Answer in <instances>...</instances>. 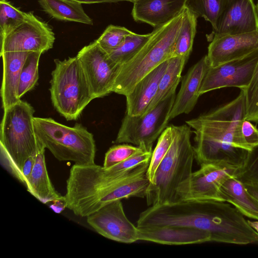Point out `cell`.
<instances>
[{"mask_svg": "<svg viewBox=\"0 0 258 258\" xmlns=\"http://www.w3.org/2000/svg\"><path fill=\"white\" fill-rule=\"evenodd\" d=\"M235 207L215 200L177 201L150 206L139 215L138 227L175 226L208 232L211 241L236 244L258 242V233Z\"/></svg>", "mask_w": 258, "mask_h": 258, "instance_id": "1", "label": "cell"}, {"mask_svg": "<svg viewBox=\"0 0 258 258\" xmlns=\"http://www.w3.org/2000/svg\"><path fill=\"white\" fill-rule=\"evenodd\" d=\"M150 162L116 177L105 174L102 166L78 165L71 168L63 196L66 207L76 215L86 217L116 200L146 198L151 183L147 171Z\"/></svg>", "mask_w": 258, "mask_h": 258, "instance_id": "2", "label": "cell"}, {"mask_svg": "<svg viewBox=\"0 0 258 258\" xmlns=\"http://www.w3.org/2000/svg\"><path fill=\"white\" fill-rule=\"evenodd\" d=\"M230 102L199 117L186 121L195 134V159L199 165L219 163L238 169L248 151L236 147L233 133L237 122L245 118L243 91Z\"/></svg>", "mask_w": 258, "mask_h": 258, "instance_id": "3", "label": "cell"}, {"mask_svg": "<svg viewBox=\"0 0 258 258\" xmlns=\"http://www.w3.org/2000/svg\"><path fill=\"white\" fill-rule=\"evenodd\" d=\"M34 109L21 99L4 110L0 128V158L2 166L19 182L23 166L36 157L42 145L35 133Z\"/></svg>", "mask_w": 258, "mask_h": 258, "instance_id": "4", "label": "cell"}, {"mask_svg": "<svg viewBox=\"0 0 258 258\" xmlns=\"http://www.w3.org/2000/svg\"><path fill=\"white\" fill-rule=\"evenodd\" d=\"M184 10L169 21L155 27L141 49L119 67L112 92L126 96L148 73L173 57L174 45L182 25Z\"/></svg>", "mask_w": 258, "mask_h": 258, "instance_id": "5", "label": "cell"}, {"mask_svg": "<svg viewBox=\"0 0 258 258\" xmlns=\"http://www.w3.org/2000/svg\"><path fill=\"white\" fill-rule=\"evenodd\" d=\"M172 126V144L148 189L146 198L149 206L175 202L178 187L192 172L195 154L191 127L186 123Z\"/></svg>", "mask_w": 258, "mask_h": 258, "instance_id": "6", "label": "cell"}, {"mask_svg": "<svg viewBox=\"0 0 258 258\" xmlns=\"http://www.w3.org/2000/svg\"><path fill=\"white\" fill-rule=\"evenodd\" d=\"M33 121L39 142L58 161L78 165L95 163V141L82 124L69 126L50 117H34Z\"/></svg>", "mask_w": 258, "mask_h": 258, "instance_id": "7", "label": "cell"}, {"mask_svg": "<svg viewBox=\"0 0 258 258\" xmlns=\"http://www.w3.org/2000/svg\"><path fill=\"white\" fill-rule=\"evenodd\" d=\"M54 62L49 88L52 104L67 120H76L95 98L77 56Z\"/></svg>", "mask_w": 258, "mask_h": 258, "instance_id": "8", "label": "cell"}, {"mask_svg": "<svg viewBox=\"0 0 258 258\" xmlns=\"http://www.w3.org/2000/svg\"><path fill=\"white\" fill-rule=\"evenodd\" d=\"M176 93L140 115L125 113L114 143L132 144L152 151L154 142L167 127Z\"/></svg>", "mask_w": 258, "mask_h": 258, "instance_id": "9", "label": "cell"}, {"mask_svg": "<svg viewBox=\"0 0 258 258\" xmlns=\"http://www.w3.org/2000/svg\"><path fill=\"white\" fill-rule=\"evenodd\" d=\"M178 187L176 201H221L220 189L237 169L219 163H203Z\"/></svg>", "mask_w": 258, "mask_h": 258, "instance_id": "10", "label": "cell"}, {"mask_svg": "<svg viewBox=\"0 0 258 258\" xmlns=\"http://www.w3.org/2000/svg\"><path fill=\"white\" fill-rule=\"evenodd\" d=\"M54 40V34L50 26L29 12L24 21L1 35L0 53L9 51L43 53L53 47Z\"/></svg>", "mask_w": 258, "mask_h": 258, "instance_id": "11", "label": "cell"}, {"mask_svg": "<svg viewBox=\"0 0 258 258\" xmlns=\"http://www.w3.org/2000/svg\"><path fill=\"white\" fill-rule=\"evenodd\" d=\"M76 56L95 99L112 92L120 66L112 61L96 40L83 47Z\"/></svg>", "mask_w": 258, "mask_h": 258, "instance_id": "12", "label": "cell"}, {"mask_svg": "<svg viewBox=\"0 0 258 258\" xmlns=\"http://www.w3.org/2000/svg\"><path fill=\"white\" fill-rule=\"evenodd\" d=\"M258 62V49L242 58L215 67H209L203 80L199 94L219 88L244 89L249 84Z\"/></svg>", "mask_w": 258, "mask_h": 258, "instance_id": "13", "label": "cell"}, {"mask_svg": "<svg viewBox=\"0 0 258 258\" xmlns=\"http://www.w3.org/2000/svg\"><path fill=\"white\" fill-rule=\"evenodd\" d=\"M87 223L103 237L121 243L138 239V229L127 218L121 200L110 203L87 217Z\"/></svg>", "mask_w": 258, "mask_h": 258, "instance_id": "14", "label": "cell"}, {"mask_svg": "<svg viewBox=\"0 0 258 258\" xmlns=\"http://www.w3.org/2000/svg\"><path fill=\"white\" fill-rule=\"evenodd\" d=\"M258 30V12L253 0H228L219 19L214 37L248 33Z\"/></svg>", "mask_w": 258, "mask_h": 258, "instance_id": "15", "label": "cell"}, {"mask_svg": "<svg viewBox=\"0 0 258 258\" xmlns=\"http://www.w3.org/2000/svg\"><path fill=\"white\" fill-rule=\"evenodd\" d=\"M208 46L209 65L215 67L244 57L258 49V30L212 38Z\"/></svg>", "mask_w": 258, "mask_h": 258, "instance_id": "16", "label": "cell"}, {"mask_svg": "<svg viewBox=\"0 0 258 258\" xmlns=\"http://www.w3.org/2000/svg\"><path fill=\"white\" fill-rule=\"evenodd\" d=\"M138 229L139 240L167 245L197 244L211 241V236L208 232L192 227L155 226L138 227Z\"/></svg>", "mask_w": 258, "mask_h": 258, "instance_id": "17", "label": "cell"}, {"mask_svg": "<svg viewBox=\"0 0 258 258\" xmlns=\"http://www.w3.org/2000/svg\"><path fill=\"white\" fill-rule=\"evenodd\" d=\"M209 67L206 55L189 69L182 80L179 91L176 95L169 114V120L192 110L200 96V87Z\"/></svg>", "mask_w": 258, "mask_h": 258, "instance_id": "18", "label": "cell"}, {"mask_svg": "<svg viewBox=\"0 0 258 258\" xmlns=\"http://www.w3.org/2000/svg\"><path fill=\"white\" fill-rule=\"evenodd\" d=\"M186 0H138L132 11L137 22L147 23L153 27L172 20L185 9Z\"/></svg>", "mask_w": 258, "mask_h": 258, "instance_id": "19", "label": "cell"}, {"mask_svg": "<svg viewBox=\"0 0 258 258\" xmlns=\"http://www.w3.org/2000/svg\"><path fill=\"white\" fill-rule=\"evenodd\" d=\"M168 60L161 63L142 79L126 97V112L131 116L144 114L156 95Z\"/></svg>", "mask_w": 258, "mask_h": 258, "instance_id": "20", "label": "cell"}, {"mask_svg": "<svg viewBox=\"0 0 258 258\" xmlns=\"http://www.w3.org/2000/svg\"><path fill=\"white\" fill-rule=\"evenodd\" d=\"M29 53L9 51L0 53L3 61L1 96L4 110L21 100L18 96L20 75Z\"/></svg>", "mask_w": 258, "mask_h": 258, "instance_id": "21", "label": "cell"}, {"mask_svg": "<svg viewBox=\"0 0 258 258\" xmlns=\"http://www.w3.org/2000/svg\"><path fill=\"white\" fill-rule=\"evenodd\" d=\"M45 150L42 145L36 156L31 174L24 185L28 192L43 204L63 201V196L55 190L49 177L45 162Z\"/></svg>", "mask_w": 258, "mask_h": 258, "instance_id": "22", "label": "cell"}, {"mask_svg": "<svg viewBox=\"0 0 258 258\" xmlns=\"http://www.w3.org/2000/svg\"><path fill=\"white\" fill-rule=\"evenodd\" d=\"M220 195L222 201L231 204L244 216L258 221V201L235 175L224 182Z\"/></svg>", "mask_w": 258, "mask_h": 258, "instance_id": "23", "label": "cell"}, {"mask_svg": "<svg viewBox=\"0 0 258 258\" xmlns=\"http://www.w3.org/2000/svg\"><path fill=\"white\" fill-rule=\"evenodd\" d=\"M43 10L56 19L93 25L82 4L72 0H38Z\"/></svg>", "mask_w": 258, "mask_h": 258, "instance_id": "24", "label": "cell"}, {"mask_svg": "<svg viewBox=\"0 0 258 258\" xmlns=\"http://www.w3.org/2000/svg\"><path fill=\"white\" fill-rule=\"evenodd\" d=\"M187 60L185 58L179 56H173L168 59L167 67L161 79L157 92L145 112L150 111L159 102L176 93V89L181 80L182 72Z\"/></svg>", "mask_w": 258, "mask_h": 258, "instance_id": "25", "label": "cell"}, {"mask_svg": "<svg viewBox=\"0 0 258 258\" xmlns=\"http://www.w3.org/2000/svg\"><path fill=\"white\" fill-rule=\"evenodd\" d=\"M197 18L185 8L182 25L174 45L173 56L182 57L188 60L196 33Z\"/></svg>", "mask_w": 258, "mask_h": 258, "instance_id": "26", "label": "cell"}, {"mask_svg": "<svg viewBox=\"0 0 258 258\" xmlns=\"http://www.w3.org/2000/svg\"><path fill=\"white\" fill-rule=\"evenodd\" d=\"M228 0H186L185 8L197 18L202 17L209 22L215 30Z\"/></svg>", "mask_w": 258, "mask_h": 258, "instance_id": "27", "label": "cell"}, {"mask_svg": "<svg viewBox=\"0 0 258 258\" xmlns=\"http://www.w3.org/2000/svg\"><path fill=\"white\" fill-rule=\"evenodd\" d=\"M150 35L151 33L142 35L132 32L119 46L108 53L110 58L120 66L125 63L141 49Z\"/></svg>", "mask_w": 258, "mask_h": 258, "instance_id": "28", "label": "cell"}, {"mask_svg": "<svg viewBox=\"0 0 258 258\" xmlns=\"http://www.w3.org/2000/svg\"><path fill=\"white\" fill-rule=\"evenodd\" d=\"M41 52H30L21 72L18 96L21 98L36 85L38 78V66Z\"/></svg>", "mask_w": 258, "mask_h": 258, "instance_id": "29", "label": "cell"}, {"mask_svg": "<svg viewBox=\"0 0 258 258\" xmlns=\"http://www.w3.org/2000/svg\"><path fill=\"white\" fill-rule=\"evenodd\" d=\"M173 139V131L172 125L168 126L158 138L157 143L152 151L151 160L147 171V177L152 183L157 169L162 160L166 155Z\"/></svg>", "mask_w": 258, "mask_h": 258, "instance_id": "30", "label": "cell"}, {"mask_svg": "<svg viewBox=\"0 0 258 258\" xmlns=\"http://www.w3.org/2000/svg\"><path fill=\"white\" fill-rule=\"evenodd\" d=\"M233 133V143L238 148L250 151L258 145V129L245 118L237 122Z\"/></svg>", "mask_w": 258, "mask_h": 258, "instance_id": "31", "label": "cell"}, {"mask_svg": "<svg viewBox=\"0 0 258 258\" xmlns=\"http://www.w3.org/2000/svg\"><path fill=\"white\" fill-rule=\"evenodd\" d=\"M235 176L244 185L258 188V145L248 151L243 165Z\"/></svg>", "mask_w": 258, "mask_h": 258, "instance_id": "32", "label": "cell"}, {"mask_svg": "<svg viewBox=\"0 0 258 258\" xmlns=\"http://www.w3.org/2000/svg\"><path fill=\"white\" fill-rule=\"evenodd\" d=\"M27 13L15 7L7 0L0 1L1 35L17 26L26 18Z\"/></svg>", "mask_w": 258, "mask_h": 258, "instance_id": "33", "label": "cell"}, {"mask_svg": "<svg viewBox=\"0 0 258 258\" xmlns=\"http://www.w3.org/2000/svg\"><path fill=\"white\" fill-rule=\"evenodd\" d=\"M243 91L245 106V119L258 123V62L251 79Z\"/></svg>", "mask_w": 258, "mask_h": 258, "instance_id": "34", "label": "cell"}, {"mask_svg": "<svg viewBox=\"0 0 258 258\" xmlns=\"http://www.w3.org/2000/svg\"><path fill=\"white\" fill-rule=\"evenodd\" d=\"M132 32L124 27L110 25L96 41L103 50L109 53L119 46Z\"/></svg>", "mask_w": 258, "mask_h": 258, "instance_id": "35", "label": "cell"}, {"mask_svg": "<svg viewBox=\"0 0 258 258\" xmlns=\"http://www.w3.org/2000/svg\"><path fill=\"white\" fill-rule=\"evenodd\" d=\"M142 148L127 144L114 145L105 153L103 166L109 168L127 159Z\"/></svg>", "mask_w": 258, "mask_h": 258, "instance_id": "36", "label": "cell"}, {"mask_svg": "<svg viewBox=\"0 0 258 258\" xmlns=\"http://www.w3.org/2000/svg\"><path fill=\"white\" fill-rule=\"evenodd\" d=\"M36 157H30L25 162L22 169V181L23 185L29 177L35 165Z\"/></svg>", "mask_w": 258, "mask_h": 258, "instance_id": "37", "label": "cell"}, {"mask_svg": "<svg viewBox=\"0 0 258 258\" xmlns=\"http://www.w3.org/2000/svg\"><path fill=\"white\" fill-rule=\"evenodd\" d=\"M53 203H54L50 206V208L55 213H60L66 208L65 203L63 200L56 201Z\"/></svg>", "mask_w": 258, "mask_h": 258, "instance_id": "38", "label": "cell"}, {"mask_svg": "<svg viewBox=\"0 0 258 258\" xmlns=\"http://www.w3.org/2000/svg\"><path fill=\"white\" fill-rule=\"evenodd\" d=\"M81 4H92L103 3H116L123 0H72Z\"/></svg>", "mask_w": 258, "mask_h": 258, "instance_id": "39", "label": "cell"}, {"mask_svg": "<svg viewBox=\"0 0 258 258\" xmlns=\"http://www.w3.org/2000/svg\"><path fill=\"white\" fill-rule=\"evenodd\" d=\"M244 186L248 192L258 201V188L245 185Z\"/></svg>", "mask_w": 258, "mask_h": 258, "instance_id": "40", "label": "cell"}, {"mask_svg": "<svg viewBox=\"0 0 258 258\" xmlns=\"http://www.w3.org/2000/svg\"><path fill=\"white\" fill-rule=\"evenodd\" d=\"M248 222L258 233V221H251L248 220Z\"/></svg>", "mask_w": 258, "mask_h": 258, "instance_id": "41", "label": "cell"}, {"mask_svg": "<svg viewBox=\"0 0 258 258\" xmlns=\"http://www.w3.org/2000/svg\"><path fill=\"white\" fill-rule=\"evenodd\" d=\"M123 1H128V2L134 3L136 1H137L138 0H123Z\"/></svg>", "mask_w": 258, "mask_h": 258, "instance_id": "42", "label": "cell"}, {"mask_svg": "<svg viewBox=\"0 0 258 258\" xmlns=\"http://www.w3.org/2000/svg\"><path fill=\"white\" fill-rule=\"evenodd\" d=\"M256 7H257V12H258V1H257Z\"/></svg>", "mask_w": 258, "mask_h": 258, "instance_id": "43", "label": "cell"}]
</instances>
